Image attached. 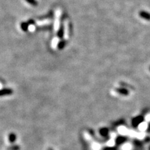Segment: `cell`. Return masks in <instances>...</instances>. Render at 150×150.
<instances>
[{"label":"cell","instance_id":"obj_1","mask_svg":"<svg viewBox=\"0 0 150 150\" xmlns=\"http://www.w3.org/2000/svg\"><path fill=\"white\" fill-rule=\"evenodd\" d=\"M13 91L11 88H3L0 89V97H4V96L11 95L13 94Z\"/></svg>","mask_w":150,"mask_h":150},{"label":"cell","instance_id":"obj_2","mask_svg":"<svg viewBox=\"0 0 150 150\" xmlns=\"http://www.w3.org/2000/svg\"><path fill=\"white\" fill-rule=\"evenodd\" d=\"M140 17H141L142 18L146 19L148 21H150V13L148 12H146V11H141L140 12Z\"/></svg>","mask_w":150,"mask_h":150},{"label":"cell","instance_id":"obj_3","mask_svg":"<svg viewBox=\"0 0 150 150\" xmlns=\"http://www.w3.org/2000/svg\"><path fill=\"white\" fill-rule=\"evenodd\" d=\"M8 140L11 143H14L16 140V135L13 133H9L8 135Z\"/></svg>","mask_w":150,"mask_h":150},{"label":"cell","instance_id":"obj_4","mask_svg":"<svg viewBox=\"0 0 150 150\" xmlns=\"http://www.w3.org/2000/svg\"><path fill=\"white\" fill-rule=\"evenodd\" d=\"M63 35H64V29L61 26L58 32V36L60 38H62L63 37Z\"/></svg>","mask_w":150,"mask_h":150},{"label":"cell","instance_id":"obj_5","mask_svg":"<svg viewBox=\"0 0 150 150\" xmlns=\"http://www.w3.org/2000/svg\"><path fill=\"white\" fill-rule=\"evenodd\" d=\"M65 45H66V41H61L59 43H58V48L60 49V50H61L65 46Z\"/></svg>","mask_w":150,"mask_h":150},{"label":"cell","instance_id":"obj_6","mask_svg":"<svg viewBox=\"0 0 150 150\" xmlns=\"http://www.w3.org/2000/svg\"><path fill=\"white\" fill-rule=\"evenodd\" d=\"M21 27H22V29L24 31H26L28 28V24L26 23H22V25H21Z\"/></svg>","mask_w":150,"mask_h":150},{"label":"cell","instance_id":"obj_7","mask_svg":"<svg viewBox=\"0 0 150 150\" xmlns=\"http://www.w3.org/2000/svg\"><path fill=\"white\" fill-rule=\"evenodd\" d=\"M26 1L29 3V4H31L33 6H37L38 3L36 0H26Z\"/></svg>","mask_w":150,"mask_h":150},{"label":"cell","instance_id":"obj_8","mask_svg":"<svg viewBox=\"0 0 150 150\" xmlns=\"http://www.w3.org/2000/svg\"><path fill=\"white\" fill-rule=\"evenodd\" d=\"M19 146L18 145H13V146H10L9 148H8V149L9 150H19Z\"/></svg>","mask_w":150,"mask_h":150},{"label":"cell","instance_id":"obj_9","mask_svg":"<svg viewBox=\"0 0 150 150\" xmlns=\"http://www.w3.org/2000/svg\"><path fill=\"white\" fill-rule=\"evenodd\" d=\"M48 150H53V149H49Z\"/></svg>","mask_w":150,"mask_h":150}]
</instances>
